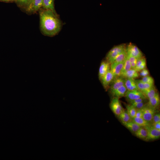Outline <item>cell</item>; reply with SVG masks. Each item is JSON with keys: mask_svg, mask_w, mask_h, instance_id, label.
Here are the masks:
<instances>
[{"mask_svg": "<svg viewBox=\"0 0 160 160\" xmlns=\"http://www.w3.org/2000/svg\"><path fill=\"white\" fill-rule=\"evenodd\" d=\"M40 27L44 35L52 36L57 34L62 27V23L57 14L44 9L39 12Z\"/></svg>", "mask_w": 160, "mask_h": 160, "instance_id": "cell-1", "label": "cell"}, {"mask_svg": "<svg viewBox=\"0 0 160 160\" xmlns=\"http://www.w3.org/2000/svg\"><path fill=\"white\" fill-rule=\"evenodd\" d=\"M126 47L125 44H121L113 47L106 56L107 61L112 64L116 57L126 49Z\"/></svg>", "mask_w": 160, "mask_h": 160, "instance_id": "cell-2", "label": "cell"}, {"mask_svg": "<svg viewBox=\"0 0 160 160\" xmlns=\"http://www.w3.org/2000/svg\"><path fill=\"white\" fill-rule=\"evenodd\" d=\"M126 50L127 54L137 59L143 57L141 51L137 46L131 43H130L126 47Z\"/></svg>", "mask_w": 160, "mask_h": 160, "instance_id": "cell-3", "label": "cell"}, {"mask_svg": "<svg viewBox=\"0 0 160 160\" xmlns=\"http://www.w3.org/2000/svg\"><path fill=\"white\" fill-rule=\"evenodd\" d=\"M111 108L113 113L118 116L124 110L119 98L114 97L110 104Z\"/></svg>", "mask_w": 160, "mask_h": 160, "instance_id": "cell-4", "label": "cell"}, {"mask_svg": "<svg viewBox=\"0 0 160 160\" xmlns=\"http://www.w3.org/2000/svg\"><path fill=\"white\" fill-rule=\"evenodd\" d=\"M141 109L143 112L142 118L150 124L151 123L153 116L156 113V109L148 107L146 105Z\"/></svg>", "mask_w": 160, "mask_h": 160, "instance_id": "cell-5", "label": "cell"}, {"mask_svg": "<svg viewBox=\"0 0 160 160\" xmlns=\"http://www.w3.org/2000/svg\"><path fill=\"white\" fill-rule=\"evenodd\" d=\"M124 96L127 100H133L140 98H146L142 92L139 90H127Z\"/></svg>", "mask_w": 160, "mask_h": 160, "instance_id": "cell-6", "label": "cell"}, {"mask_svg": "<svg viewBox=\"0 0 160 160\" xmlns=\"http://www.w3.org/2000/svg\"><path fill=\"white\" fill-rule=\"evenodd\" d=\"M146 127L148 130V135L145 140H154L159 138L160 130L155 129L151 125Z\"/></svg>", "mask_w": 160, "mask_h": 160, "instance_id": "cell-7", "label": "cell"}, {"mask_svg": "<svg viewBox=\"0 0 160 160\" xmlns=\"http://www.w3.org/2000/svg\"><path fill=\"white\" fill-rule=\"evenodd\" d=\"M43 0H31L28 4L27 10L28 12H36L42 7Z\"/></svg>", "mask_w": 160, "mask_h": 160, "instance_id": "cell-8", "label": "cell"}, {"mask_svg": "<svg viewBox=\"0 0 160 160\" xmlns=\"http://www.w3.org/2000/svg\"><path fill=\"white\" fill-rule=\"evenodd\" d=\"M113 79L114 76L110 70L100 79L103 87L105 89H106Z\"/></svg>", "mask_w": 160, "mask_h": 160, "instance_id": "cell-9", "label": "cell"}, {"mask_svg": "<svg viewBox=\"0 0 160 160\" xmlns=\"http://www.w3.org/2000/svg\"><path fill=\"white\" fill-rule=\"evenodd\" d=\"M124 62L115 64H111L110 70L114 76V79L120 76Z\"/></svg>", "mask_w": 160, "mask_h": 160, "instance_id": "cell-10", "label": "cell"}, {"mask_svg": "<svg viewBox=\"0 0 160 160\" xmlns=\"http://www.w3.org/2000/svg\"><path fill=\"white\" fill-rule=\"evenodd\" d=\"M148 102L146 105L151 108L156 109L159 106L160 103V99L159 94L157 92L154 96L148 99Z\"/></svg>", "mask_w": 160, "mask_h": 160, "instance_id": "cell-11", "label": "cell"}, {"mask_svg": "<svg viewBox=\"0 0 160 160\" xmlns=\"http://www.w3.org/2000/svg\"><path fill=\"white\" fill-rule=\"evenodd\" d=\"M110 63L108 61H103L101 63L99 71V77L100 79L110 70Z\"/></svg>", "mask_w": 160, "mask_h": 160, "instance_id": "cell-12", "label": "cell"}, {"mask_svg": "<svg viewBox=\"0 0 160 160\" xmlns=\"http://www.w3.org/2000/svg\"><path fill=\"white\" fill-rule=\"evenodd\" d=\"M112 81L110 87L111 92L120 86L124 85V79L121 76L114 79Z\"/></svg>", "mask_w": 160, "mask_h": 160, "instance_id": "cell-13", "label": "cell"}, {"mask_svg": "<svg viewBox=\"0 0 160 160\" xmlns=\"http://www.w3.org/2000/svg\"><path fill=\"white\" fill-rule=\"evenodd\" d=\"M124 85L127 90L132 91L135 90H139L135 80L134 79H124Z\"/></svg>", "mask_w": 160, "mask_h": 160, "instance_id": "cell-14", "label": "cell"}, {"mask_svg": "<svg viewBox=\"0 0 160 160\" xmlns=\"http://www.w3.org/2000/svg\"><path fill=\"white\" fill-rule=\"evenodd\" d=\"M138 72L135 69L131 68L127 71L121 73L120 76L124 78L134 79L139 76Z\"/></svg>", "mask_w": 160, "mask_h": 160, "instance_id": "cell-15", "label": "cell"}, {"mask_svg": "<svg viewBox=\"0 0 160 160\" xmlns=\"http://www.w3.org/2000/svg\"><path fill=\"white\" fill-rule=\"evenodd\" d=\"M127 90L123 85L111 92L114 97L119 98L124 96Z\"/></svg>", "mask_w": 160, "mask_h": 160, "instance_id": "cell-16", "label": "cell"}, {"mask_svg": "<svg viewBox=\"0 0 160 160\" xmlns=\"http://www.w3.org/2000/svg\"><path fill=\"white\" fill-rule=\"evenodd\" d=\"M122 123L133 134L135 133L141 127L132 120L128 122Z\"/></svg>", "mask_w": 160, "mask_h": 160, "instance_id": "cell-17", "label": "cell"}, {"mask_svg": "<svg viewBox=\"0 0 160 160\" xmlns=\"http://www.w3.org/2000/svg\"><path fill=\"white\" fill-rule=\"evenodd\" d=\"M138 138L145 140L148 135V130L146 127H141L134 134Z\"/></svg>", "mask_w": 160, "mask_h": 160, "instance_id": "cell-18", "label": "cell"}, {"mask_svg": "<svg viewBox=\"0 0 160 160\" xmlns=\"http://www.w3.org/2000/svg\"><path fill=\"white\" fill-rule=\"evenodd\" d=\"M146 67V60L143 57L137 59L135 69L137 72L145 68Z\"/></svg>", "mask_w": 160, "mask_h": 160, "instance_id": "cell-19", "label": "cell"}, {"mask_svg": "<svg viewBox=\"0 0 160 160\" xmlns=\"http://www.w3.org/2000/svg\"><path fill=\"white\" fill-rule=\"evenodd\" d=\"M138 89L142 92L154 86V84L147 83L143 82L141 80H135Z\"/></svg>", "mask_w": 160, "mask_h": 160, "instance_id": "cell-20", "label": "cell"}, {"mask_svg": "<svg viewBox=\"0 0 160 160\" xmlns=\"http://www.w3.org/2000/svg\"><path fill=\"white\" fill-rule=\"evenodd\" d=\"M42 7L44 9L50 10L57 14L55 9L54 0H43Z\"/></svg>", "mask_w": 160, "mask_h": 160, "instance_id": "cell-21", "label": "cell"}, {"mask_svg": "<svg viewBox=\"0 0 160 160\" xmlns=\"http://www.w3.org/2000/svg\"><path fill=\"white\" fill-rule=\"evenodd\" d=\"M118 116L121 123L127 122L132 120V119L128 113L127 110L124 109Z\"/></svg>", "mask_w": 160, "mask_h": 160, "instance_id": "cell-22", "label": "cell"}, {"mask_svg": "<svg viewBox=\"0 0 160 160\" xmlns=\"http://www.w3.org/2000/svg\"><path fill=\"white\" fill-rule=\"evenodd\" d=\"M142 92L146 98L148 99L154 96L157 92L154 86L152 87L144 90Z\"/></svg>", "mask_w": 160, "mask_h": 160, "instance_id": "cell-23", "label": "cell"}, {"mask_svg": "<svg viewBox=\"0 0 160 160\" xmlns=\"http://www.w3.org/2000/svg\"><path fill=\"white\" fill-rule=\"evenodd\" d=\"M132 121L140 127H146L151 125L142 117H135L132 119Z\"/></svg>", "mask_w": 160, "mask_h": 160, "instance_id": "cell-24", "label": "cell"}, {"mask_svg": "<svg viewBox=\"0 0 160 160\" xmlns=\"http://www.w3.org/2000/svg\"><path fill=\"white\" fill-rule=\"evenodd\" d=\"M127 55V53L126 49L118 55L111 64H115L124 62L126 58Z\"/></svg>", "mask_w": 160, "mask_h": 160, "instance_id": "cell-25", "label": "cell"}, {"mask_svg": "<svg viewBox=\"0 0 160 160\" xmlns=\"http://www.w3.org/2000/svg\"><path fill=\"white\" fill-rule=\"evenodd\" d=\"M127 111L132 119L135 117L137 109L132 105H126Z\"/></svg>", "mask_w": 160, "mask_h": 160, "instance_id": "cell-26", "label": "cell"}, {"mask_svg": "<svg viewBox=\"0 0 160 160\" xmlns=\"http://www.w3.org/2000/svg\"><path fill=\"white\" fill-rule=\"evenodd\" d=\"M131 68V66L130 62L127 57L124 62L121 73L127 71Z\"/></svg>", "mask_w": 160, "mask_h": 160, "instance_id": "cell-27", "label": "cell"}, {"mask_svg": "<svg viewBox=\"0 0 160 160\" xmlns=\"http://www.w3.org/2000/svg\"><path fill=\"white\" fill-rule=\"evenodd\" d=\"M127 57L130 62L131 66V68L135 69L137 59L127 54Z\"/></svg>", "mask_w": 160, "mask_h": 160, "instance_id": "cell-28", "label": "cell"}, {"mask_svg": "<svg viewBox=\"0 0 160 160\" xmlns=\"http://www.w3.org/2000/svg\"><path fill=\"white\" fill-rule=\"evenodd\" d=\"M141 80L145 83L154 84V80L153 78L148 75L143 77Z\"/></svg>", "mask_w": 160, "mask_h": 160, "instance_id": "cell-29", "label": "cell"}, {"mask_svg": "<svg viewBox=\"0 0 160 160\" xmlns=\"http://www.w3.org/2000/svg\"><path fill=\"white\" fill-rule=\"evenodd\" d=\"M146 101L142 102L132 103L131 105H132L136 109H141L143 108L146 105Z\"/></svg>", "mask_w": 160, "mask_h": 160, "instance_id": "cell-30", "label": "cell"}, {"mask_svg": "<svg viewBox=\"0 0 160 160\" xmlns=\"http://www.w3.org/2000/svg\"><path fill=\"white\" fill-rule=\"evenodd\" d=\"M160 122V114L155 113L153 116L151 123L152 124Z\"/></svg>", "mask_w": 160, "mask_h": 160, "instance_id": "cell-31", "label": "cell"}, {"mask_svg": "<svg viewBox=\"0 0 160 160\" xmlns=\"http://www.w3.org/2000/svg\"><path fill=\"white\" fill-rule=\"evenodd\" d=\"M146 99L147 98H140L133 100H128V101L130 104H131L146 101Z\"/></svg>", "mask_w": 160, "mask_h": 160, "instance_id": "cell-32", "label": "cell"}, {"mask_svg": "<svg viewBox=\"0 0 160 160\" xmlns=\"http://www.w3.org/2000/svg\"><path fill=\"white\" fill-rule=\"evenodd\" d=\"M149 74V72L148 70L145 68L140 71V76L143 77L148 76Z\"/></svg>", "mask_w": 160, "mask_h": 160, "instance_id": "cell-33", "label": "cell"}, {"mask_svg": "<svg viewBox=\"0 0 160 160\" xmlns=\"http://www.w3.org/2000/svg\"><path fill=\"white\" fill-rule=\"evenodd\" d=\"M143 112L141 109H137L135 117H142Z\"/></svg>", "mask_w": 160, "mask_h": 160, "instance_id": "cell-34", "label": "cell"}, {"mask_svg": "<svg viewBox=\"0 0 160 160\" xmlns=\"http://www.w3.org/2000/svg\"><path fill=\"white\" fill-rule=\"evenodd\" d=\"M151 125L155 129L160 130V122L152 124Z\"/></svg>", "mask_w": 160, "mask_h": 160, "instance_id": "cell-35", "label": "cell"}, {"mask_svg": "<svg viewBox=\"0 0 160 160\" xmlns=\"http://www.w3.org/2000/svg\"><path fill=\"white\" fill-rule=\"evenodd\" d=\"M18 2L22 4H27L28 2V0H16Z\"/></svg>", "mask_w": 160, "mask_h": 160, "instance_id": "cell-36", "label": "cell"}, {"mask_svg": "<svg viewBox=\"0 0 160 160\" xmlns=\"http://www.w3.org/2000/svg\"><path fill=\"white\" fill-rule=\"evenodd\" d=\"M0 1H11V0H0Z\"/></svg>", "mask_w": 160, "mask_h": 160, "instance_id": "cell-37", "label": "cell"}, {"mask_svg": "<svg viewBox=\"0 0 160 160\" xmlns=\"http://www.w3.org/2000/svg\"><path fill=\"white\" fill-rule=\"evenodd\" d=\"M31 1V0H28V4Z\"/></svg>", "mask_w": 160, "mask_h": 160, "instance_id": "cell-38", "label": "cell"}, {"mask_svg": "<svg viewBox=\"0 0 160 160\" xmlns=\"http://www.w3.org/2000/svg\"><path fill=\"white\" fill-rule=\"evenodd\" d=\"M12 0H11V1H12Z\"/></svg>", "mask_w": 160, "mask_h": 160, "instance_id": "cell-39", "label": "cell"}]
</instances>
